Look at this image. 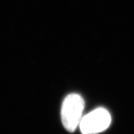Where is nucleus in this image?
I'll use <instances>...</instances> for the list:
<instances>
[{
    "instance_id": "f257e3e1",
    "label": "nucleus",
    "mask_w": 134,
    "mask_h": 134,
    "mask_svg": "<svg viewBox=\"0 0 134 134\" xmlns=\"http://www.w3.org/2000/svg\"><path fill=\"white\" fill-rule=\"evenodd\" d=\"M85 102L79 94H70L65 98L62 106V122L64 128L70 132L79 126L82 118Z\"/></svg>"
},
{
    "instance_id": "f03ea898",
    "label": "nucleus",
    "mask_w": 134,
    "mask_h": 134,
    "mask_svg": "<svg viewBox=\"0 0 134 134\" xmlns=\"http://www.w3.org/2000/svg\"><path fill=\"white\" fill-rule=\"evenodd\" d=\"M111 121L109 111L103 108H99L83 116L79 127L82 134H97L106 130Z\"/></svg>"
}]
</instances>
